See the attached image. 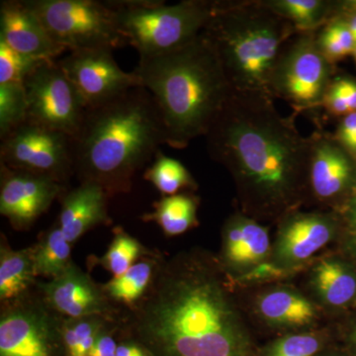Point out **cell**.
<instances>
[{
    "instance_id": "obj_1",
    "label": "cell",
    "mask_w": 356,
    "mask_h": 356,
    "mask_svg": "<svg viewBox=\"0 0 356 356\" xmlns=\"http://www.w3.org/2000/svg\"><path fill=\"white\" fill-rule=\"evenodd\" d=\"M119 325L154 356H257L219 273L201 255L163 259Z\"/></svg>"
},
{
    "instance_id": "obj_2",
    "label": "cell",
    "mask_w": 356,
    "mask_h": 356,
    "mask_svg": "<svg viewBox=\"0 0 356 356\" xmlns=\"http://www.w3.org/2000/svg\"><path fill=\"white\" fill-rule=\"evenodd\" d=\"M296 115H281L268 96L233 91L206 134L209 156L232 173L252 214H287L308 185L312 139Z\"/></svg>"
},
{
    "instance_id": "obj_3",
    "label": "cell",
    "mask_w": 356,
    "mask_h": 356,
    "mask_svg": "<svg viewBox=\"0 0 356 356\" xmlns=\"http://www.w3.org/2000/svg\"><path fill=\"white\" fill-rule=\"evenodd\" d=\"M166 145L163 117L153 95L134 88L86 110L74 139V175L95 182L109 196L128 193L136 173Z\"/></svg>"
},
{
    "instance_id": "obj_4",
    "label": "cell",
    "mask_w": 356,
    "mask_h": 356,
    "mask_svg": "<svg viewBox=\"0 0 356 356\" xmlns=\"http://www.w3.org/2000/svg\"><path fill=\"white\" fill-rule=\"evenodd\" d=\"M134 74L153 95L165 123L166 145L173 149H185L206 136L233 93L202 34L170 53L140 58Z\"/></svg>"
},
{
    "instance_id": "obj_5",
    "label": "cell",
    "mask_w": 356,
    "mask_h": 356,
    "mask_svg": "<svg viewBox=\"0 0 356 356\" xmlns=\"http://www.w3.org/2000/svg\"><path fill=\"white\" fill-rule=\"evenodd\" d=\"M296 33L262 0H236L213 1L212 14L201 34L219 58L233 91L273 98L274 65Z\"/></svg>"
},
{
    "instance_id": "obj_6",
    "label": "cell",
    "mask_w": 356,
    "mask_h": 356,
    "mask_svg": "<svg viewBox=\"0 0 356 356\" xmlns=\"http://www.w3.org/2000/svg\"><path fill=\"white\" fill-rule=\"evenodd\" d=\"M117 29L137 50L140 58L163 55L197 38L213 11V1H106Z\"/></svg>"
},
{
    "instance_id": "obj_7",
    "label": "cell",
    "mask_w": 356,
    "mask_h": 356,
    "mask_svg": "<svg viewBox=\"0 0 356 356\" xmlns=\"http://www.w3.org/2000/svg\"><path fill=\"white\" fill-rule=\"evenodd\" d=\"M46 31L65 50L109 48L127 44L117 29L106 1L95 0H24Z\"/></svg>"
},
{
    "instance_id": "obj_8",
    "label": "cell",
    "mask_w": 356,
    "mask_h": 356,
    "mask_svg": "<svg viewBox=\"0 0 356 356\" xmlns=\"http://www.w3.org/2000/svg\"><path fill=\"white\" fill-rule=\"evenodd\" d=\"M316 32H297L288 40L271 74V95L291 104L297 114L321 107L334 79V65L318 50Z\"/></svg>"
},
{
    "instance_id": "obj_9",
    "label": "cell",
    "mask_w": 356,
    "mask_h": 356,
    "mask_svg": "<svg viewBox=\"0 0 356 356\" xmlns=\"http://www.w3.org/2000/svg\"><path fill=\"white\" fill-rule=\"evenodd\" d=\"M65 317L50 308L38 287L0 312V356H65Z\"/></svg>"
},
{
    "instance_id": "obj_10",
    "label": "cell",
    "mask_w": 356,
    "mask_h": 356,
    "mask_svg": "<svg viewBox=\"0 0 356 356\" xmlns=\"http://www.w3.org/2000/svg\"><path fill=\"white\" fill-rule=\"evenodd\" d=\"M0 163L11 170L43 175L65 186L74 175V139L26 121L1 138Z\"/></svg>"
},
{
    "instance_id": "obj_11",
    "label": "cell",
    "mask_w": 356,
    "mask_h": 356,
    "mask_svg": "<svg viewBox=\"0 0 356 356\" xmlns=\"http://www.w3.org/2000/svg\"><path fill=\"white\" fill-rule=\"evenodd\" d=\"M24 88L27 121L76 139L88 107L58 60L41 63L26 77Z\"/></svg>"
},
{
    "instance_id": "obj_12",
    "label": "cell",
    "mask_w": 356,
    "mask_h": 356,
    "mask_svg": "<svg viewBox=\"0 0 356 356\" xmlns=\"http://www.w3.org/2000/svg\"><path fill=\"white\" fill-rule=\"evenodd\" d=\"M113 51L109 48L72 51L58 60L88 108L108 102L126 91L140 86L134 72H124L119 67Z\"/></svg>"
},
{
    "instance_id": "obj_13",
    "label": "cell",
    "mask_w": 356,
    "mask_h": 356,
    "mask_svg": "<svg viewBox=\"0 0 356 356\" xmlns=\"http://www.w3.org/2000/svg\"><path fill=\"white\" fill-rule=\"evenodd\" d=\"M65 187L51 178L0 163V213L13 228L25 231L60 198Z\"/></svg>"
},
{
    "instance_id": "obj_14",
    "label": "cell",
    "mask_w": 356,
    "mask_h": 356,
    "mask_svg": "<svg viewBox=\"0 0 356 356\" xmlns=\"http://www.w3.org/2000/svg\"><path fill=\"white\" fill-rule=\"evenodd\" d=\"M46 303L60 316L69 318L102 316L119 321V309L105 296L102 285L81 270L74 262L58 277L38 283Z\"/></svg>"
},
{
    "instance_id": "obj_15",
    "label": "cell",
    "mask_w": 356,
    "mask_h": 356,
    "mask_svg": "<svg viewBox=\"0 0 356 356\" xmlns=\"http://www.w3.org/2000/svg\"><path fill=\"white\" fill-rule=\"evenodd\" d=\"M281 222L271 259L280 270L298 266L332 242L337 220L327 213H287Z\"/></svg>"
},
{
    "instance_id": "obj_16",
    "label": "cell",
    "mask_w": 356,
    "mask_h": 356,
    "mask_svg": "<svg viewBox=\"0 0 356 356\" xmlns=\"http://www.w3.org/2000/svg\"><path fill=\"white\" fill-rule=\"evenodd\" d=\"M308 186L322 203H334L343 196L348 200L356 181V161L334 139L322 131L311 135Z\"/></svg>"
},
{
    "instance_id": "obj_17",
    "label": "cell",
    "mask_w": 356,
    "mask_h": 356,
    "mask_svg": "<svg viewBox=\"0 0 356 356\" xmlns=\"http://www.w3.org/2000/svg\"><path fill=\"white\" fill-rule=\"evenodd\" d=\"M271 250L268 229L252 217L236 213L222 227V262L232 273L248 275L268 262Z\"/></svg>"
},
{
    "instance_id": "obj_18",
    "label": "cell",
    "mask_w": 356,
    "mask_h": 356,
    "mask_svg": "<svg viewBox=\"0 0 356 356\" xmlns=\"http://www.w3.org/2000/svg\"><path fill=\"white\" fill-rule=\"evenodd\" d=\"M0 41L37 60H55L67 51L53 41L24 0H4L0 3Z\"/></svg>"
},
{
    "instance_id": "obj_19",
    "label": "cell",
    "mask_w": 356,
    "mask_h": 356,
    "mask_svg": "<svg viewBox=\"0 0 356 356\" xmlns=\"http://www.w3.org/2000/svg\"><path fill=\"white\" fill-rule=\"evenodd\" d=\"M108 193L95 182H81L60 198L58 226L70 245H74L88 232L108 224Z\"/></svg>"
},
{
    "instance_id": "obj_20",
    "label": "cell",
    "mask_w": 356,
    "mask_h": 356,
    "mask_svg": "<svg viewBox=\"0 0 356 356\" xmlns=\"http://www.w3.org/2000/svg\"><path fill=\"white\" fill-rule=\"evenodd\" d=\"M255 307L259 317L274 327L300 329L317 318V309L310 300L290 288H274L262 293Z\"/></svg>"
},
{
    "instance_id": "obj_21",
    "label": "cell",
    "mask_w": 356,
    "mask_h": 356,
    "mask_svg": "<svg viewBox=\"0 0 356 356\" xmlns=\"http://www.w3.org/2000/svg\"><path fill=\"white\" fill-rule=\"evenodd\" d=\"M32 247L13 250L6 236L0 243V302L11 305L36 291L38 287Z\"/></svg>"
},
{
    "instance_id": "obj_22",
    "label": "cell",
    "mask_w": 356,
    "mask_h": 356,
    "mask_svg": "<svg viewBox=\"0 0 356 356\" xmlns=\"http://www.w3.org/2000/svg\"><path fill=\"white\" fill-rule=\"evenodd\" d=\"M163 261L156 252L140 259L127 273L100 284L102 291L116 308L121 306L133 310L151 289Z\"/></svg>"
},
{
    "instance_id": "obj_23",
    "label": "cell",
    "mask_w": 356,
    "mask_h": 356,
    "mask_svg": "<svg viewBox=\"0 0 356 356\" xmlns=\"http://www.w3.org/2000/svg\"><path fill=\"white\" fill-rule=\"evenodd\" d=\"M311 284L325 305L341 308L356 298V275L346 264L327 259L318 262L311 274Z\"/></svg>"
},
{
    "instance_id": "obj_24",
    "label": "cell",
    "mask_w": 356,
    "mask_h": 356,
    "mask_svg": "<svg viewBox=\"0 0 356 356\" xmlns=\"http://www.w3.org/2000/svg\"><path fill=\"white\" fill-rule=\"evenodd\" d=\"M297 32L318 31L339 13L341 2L329 0H262Z\"/></svg>"
},
{
    "instance_id": "obj_25",
    "label": "cell",
    "mask_w": 356,
    "mask_h": 356,
    "mask_svg": "<svg viewBox=\"0 0 356 356\" xmlns=\"http://www.w3.org/2000/svg\"><path fill=\"white\" fill-rule=\"evenodd\" d=\"M197 209L198 200L191 194L163 196L142 219L156 222L165 236H179L197 225Z\"/></svg>"
},
{
    "instance_id": "obj_26",
    "label": "cell",
    "mask_w": 356,
    "mask_h": 356,
    "mask_svg": "<svg viewBox=\"0 0 356 356\" xmlns=\"http://www.w3.org/2000/svg\"><path fill=\"white\" fill-rule=\"evenodd\" d=\"M72 247L58 224L42 234L39 242L33 245L37 277L43 276L51 280L64 273L74 262Z\"/></svg>"
},
{
    "instance_id": "obj_27",
    "label": "cell",
    "mask_w": 356,
    "mask_h": 356,
    "mask_svg": "<svg viewBox=\"0 0 356 356\" xmlns=\"http://www.w3.org/2000/svg\"><path fill=\"white\" fill-rule=\"evenodd\" d=\"M144 178L165 196L177 195L180 191L197 188V184L189 170L179 161L166 156L161 151L147 168Z\"/></svg>"
},
{
    "instance_id": "obj_28",
    "label": "cell",
    "mask_w": 356,
    "mask_h": 356,
    "mask_svg": "<svg viewBox=\"0 0 356 356\" xmlns=\"http://www.w3.org/2000/svg\"><path fill=\"white\" fill-rule=\"evenodd\" d=\"M154 252L123 229L116 228L114 229L113 240L106 252L97 259V264L117 277L127 273L140 259Z\"/></svg>"
},
{
    "instance_id": "obj_29",
    "label": "cell",
    "mask_w": 356,
    "mask_h": 356,
    "mask_svg": "<svg viewBox=\"0 0 356 356\" xmlns=\"http://www.w3.org/2000/svg\"><path fill=\"white\" fill-rule=\"evenodd\" d=\"M112 322L102 316L69 318L63 324L65 356H89L99 332Z\"/></svg>"
},
{
    "instance_id": "obj_30",
    "label": "cell",
    "mask_w": 356,
    "mask_h": 356,
    "mask_svg": "<svg viewBox=\"0 0 356 356\" xmlns=\"http://www.w3.org/2000/svg\"><path fill=\"white\" fill-rule=\"evenodd\" d=\"M318 50L332 65L353 56L356 42L346 20L337 14L316 32Z\"/></svg>"
},
{
    "instance_id": "obj_31",
    "label": "cell",
    "mask_w": 356,
    "mask_h": 356,
    "mask_svg": "<svg viewBox=\"0 0 356 356\" xmlns=\"http://www.w3.org/2000/svg\"><path fill=\"white\" fill-rule=\"evenodd\" d=\"M24 83L0 84V139L27 121Z\"/></svg>"
},
{
    "instance_id": "obj_32",
    "label": "cell",
    "mask_w": 356,
    "mask_h": 356,
    "mask_svg": "<svg viewBox=\"0 0 356 356\" xmlns=\"http://www.w3.org/2000/svg\"><path fill=\"white\" fill-rule=\"evenodd\" d=\"M324 348V337L316 332H296L276 339L261 356H318Z\"/></svg>"
},
{
    "instance_id": "obj_33",
    "label": "cell",
    "mask_w": 356,
    "mask_h": 356,
    "mask_svg": "<svg viewBox=\"0 0 356 356\" xmlns=\"http://www.w3.org/2000/svg\"><path fill=\"white\" fill-rule=\"evenodd\" d=\"M323 107L332 116L343 117L356 112V79L334 76L325 91Z\"/></svg>"
},
{
    "instance_id": "obj_34",
    "label": "cell",
    "mask_w": 356,
    "mask_h": 356,
    "mask_svg": "<svg viewBox=\"0 0 356 356\" xmlns=\"http://www.w3.org/2000/svg\"><path fill=\"white\" fill-rule=\"evenodd\" d=\"M44 60L22 55L0 41V84L24 83L26 77Z\"/></svg>"
},
{
    "instance_id": "obj_35",
    "label": "cell",
    "mask_w": 356,
    "mask_h": 356,
    "mask_svg": "<svg viewBox=\"0 0 356 356\" xmlns=\"http://www.w3.org/2000/svg\"><path fill=\"white\" fill-rule=\"evenodd\" d=\"M334 137L356 161V112L341 118Z\"/></svg>"
},
{
    "instance_id": "obj_36",
    "label": "cell",
    "mask_w": 356,
    "mask_h": 356,
    "mask_svg": "<svg viewBox=\"0 0 356 356\" xmlns=\"http://www.w3.org/2000/svg\"><path fill=\"white\" fill-rule=\"evenodd\" d=\"M117 330H119V321L107 325L98 334L89 356H116L119 344L115 339Z\"/></svg>"
},
{
    "instance_id": "obj_37",
    "label": "cell",
    "mask_w": 356,
    "mask_h": 356,
    "mask_svg": "<svg viewBox=\"0 0 356 356\" xmlns=\"http://www.w3.org/2000/svg\"><path fill=\"white\" fill-rule=\"evenodd\" d=\"M344 220L348 242L356 254V181L351 189L350 196L343 205Z\"/></svg>"
},
{
    "instance_id": "obj_38",
    "label": "cell",
    "mask_w": 356,
    "mask_h": 356,
    "mask_svg": "<svg viewBox=\"0 0 356 356\" xmlns=\"http://www.w3.org/2000/svg\"><path fill=\"white\" fill-rule=\"evenodd\" d=\"M116 356H154L149 350L136 339H125L118 344Z\"/></svg>"
},
{
    "instance_id": "obj_39",
    "label": "cell",
    "mask_w": 356,
    "mask_h": 356,
    "mask_svg": "<svg viewBox=\"0 0 356 356\" xmlns=\"http://www.w3.org/2000/svg\"><path fill=\"white\" fill-rule=\"evenodd\" d=\"M348 23L356 42V1L341 2L339 13Z\"/></svg>"
},
{
    "instance_id": "obj_40",
    "label": "cell",
    "mask_w": 356,
    "mask_h": 356,
    "mask_svg": "<svg viewBox=\"0 0 356 356\" xmlns=\"http://www.w3.org/2000/svg\"><path fill=\"white\" fill-rule=\"evenodd\" d=\"M353 58H355V63H356V48H355V51H353Z\"/></svg>"
},
{
    "instance_id": "obj_41",
    "label": "cell",
    "mask_w": 356,
    "mask_h": 356,
    "mask_svg": "<svg viewBox=\"0 0 356 356\" xmlns=\"http://www.w3.org/2000/svg\"><path fill=\"white\" fill-rule=\"evenodd\" d=\"M355 343H356V330H355Z\"/></svg>"
},
{
    "instance_id": "obj_42",
    "label": "cell",
    "mask_w": 356,
    "mask_h": 356,
    "mask_svg": "<svg viewBox=\"0 0 356 356\" xmlns=\"http://www.w3.org/2000/svg\"><path fill=\"white\" fill-rule=\"evenodd\" d=\"M330 356V355H329Z\"/></svg>"
}]
</instances>
